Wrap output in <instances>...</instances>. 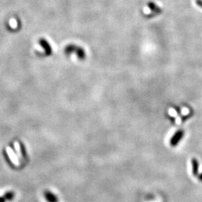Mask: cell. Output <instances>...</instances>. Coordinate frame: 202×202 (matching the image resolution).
Instances as JSON below:
<instances>
[{"mask_svg": "<svg viewBox=\"0 0 202 202\" xmlns=\"http://www.w3.org/2000/svg\"><path fill=\"white\" fill-rule=\"evenodd\" d=\"M4 197L6 199V201H11L14 200L15 197V193L12 191H8L5 193L4 195Z\"/></svg>", "mask_w": 202, "mask_h": 202, "instance_id": "obj_7", "label": "cell"}, {"mask_svg": "<svg viewBox=\"0 0 202 202\" xmlns=\"http://www.w3.org/2000/svg\"><path fill=\"white\" fill-rule=\"evenodd\" d=\"M6 201V199L5 198L4 196H0V202H5Z\"/></svg>", "mask_w": 202, "mask_h": 202, "instance_id": "obj_8", "label": "cell"}, {"mask_svg": "<svg viewBox=\"0 0 202 202\" xmlns=\"http://www.w3.org/2000/svg\"><path fill=\"white\" fill-rule=\"evenodd\" d=\"M192 173L195 176L198 174V163L197 159H192Z\"/></svg>", "mask_w": 202, "mask_h": 202, "instance_id": "obj_5", "label": "cell"}, {"mask_svg": "<svg viewBox=\"0 0 202 202\" xmlns=\"http://www.w3.org/2000/svg\"><path fill=\"white\" fill-rule=\"evenodd\" d=\"M41 44L44 47L45 49H46V55H49L52 53L51 47L49 46V44H48L46 41H44V40H41Z\"/></svg>", "mask_w": 202, "mask_h": 202, "instance_id": "obj_6", "label": "cell"}, {"mask_svg": "<svg viewBox=\"0 0 202 202\" xmlns=\"http://www.w3.org/2000/svg\"><path fill=\"white\" fill-rule=\"evenodd\" d=\"M72 53H75L77 55V57L79 58V59H84L86 58V53H85L82 48L73 44L68 45L65 48V53L67 55H69Z\"/></svg>", "mask_w": 202, "mask_h": 202, "instance_id": "obj_1", "label": "cell"}, {"mask_svg": "<svg viewBox=\"0 0 202 202\" xmlns=\"http://www.w3.org/2000/svg\"><path fill=\"white\" fill-rule=\"evenodd\" d=\"M44 197L47 202H59V197L51 191L46 190L44 192Z\"/></svg>", "mask_w": 202, "mask_h": 202, "instance_id": "obj_2", "label": "cell"}, {"mask_svg": "<svg viewBox=\"0 0 202 202\" xmlns=\"http://www.w3.org/2000/svg\"><path fill=\"white\" fill-rule=\"evenodd\" d=\"M148 7H149L150 9H151L153 13L159 14L161 12V9L159 8V7H158L157 5H155V4L153 3V2H149V3L148 4Z\"/></svg>", "mask_w": 202, "mask_h": 202, "instance_id": "obj_4", "label": "cell"}, {"mask_svg": "<svg viewBox=\"0 0 202 202\" xmlns=\"http://www.w3.org/2000/svg\"><path fill=\"white\" fill-rule=\"evenodd\" d=\"M198 178H199V180H201V181H202V174H201L200 175H199Z\"/></svg>", "mask_w": 202, "mask_h": 202, "instance_id": "obj_9", "label": "cell"}, {"mask_svg": "<svg viewBox=\"0 0 202 202\" xmlns=\"http://www.w3.org/2000/svg\"><path fill=\"white\" fill-rule=\"evenodd\" d=\"M183 136V132L181 131V130H179V131L177 132V133L173 136L172 138H171V140H170V144H171V146L174 147L178 145V142L181 141V139L182 138Z\"/></svg>", "mask_w": 202, "mask_h": 202, "instance_id": "obj_3", "label": "cell"}]
</instances>
